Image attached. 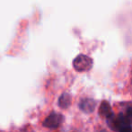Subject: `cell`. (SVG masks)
<instances>
[{"instance_id":"2","label":"cell","mask_w":132,"mask_h":132,"mask_svg":"<svg viewBox=\"0 0 132 132\" xmlns=\"http://www.w3.org/2000/svg\"><path fill=\"white\" fill-rule=\"evenodd\" d=\"M93 59L85 55H79L74 59L73 67L77 71L85 72L88 71L93 67Z\"/></svg>"},{"instance_id":"1","label":"cell","mask_w":132,"mask_h":132,"mask_svg":"<svg viewBox=\"0 0 132 132\" xmlns=\"http://www.w3.org/2000/svg\"><path fill=\"white\" fill-rule=\"evenodd\" d=\"M108 123H109V127L111 129L118 132H123L131 127V123L129 119L127 118L126 115L122 114V113H120L117 116H114L112 114L110 118H108Z\"/></svg>"},{"instance_id":"5","label":"cell","mask_w":132,"mask_h":132,"mask_svg":"<svg viewBox=\"0 0 132 132\" xmlns=\"http://www.w3.org/2000/svg\"><path fill=\"white\" fill-rule=\"evenodd\" d=\"M99 114L101 117H103V118H110L111 115L113 114L112 111H111V107L110 105V103H108L107 101H103V103H101L99 108Z\"/></svg>"},{"instance_id":"8","label":"cell","mask_w":132,"mask_h":132,"mask_svg":"<svg viewBox=\"0 0 132 132\" xmlns=\"http://www.w3.org/2000/svg\"><path fill=\"white\" fill-rule=\"evenodd\" d=\"M123 132H132V128H129L128 129H126V130H124Z\"/></svg>"},{"instance_id":"3","label":"cell","mask_w":132,"mask_h":132,"mask_svg":"<svg viewBox=\"0 0 132 132\" xmlns=\"http://www.w3.org/2000/svg\"><path fill=\"white\" fill-rule=\"evenodd\" d=\"M63 120H64L63 115H61L60 113L53 112L44 120L43 126L49 129H57L61 125Z\"/></svg>"},{"instance_id":"4","label":"cell","mask_w":132,"mask_h":132,"mask_svg":"<svg viewBox=\"0 0 132 132\" xmlns=\"http://www.w3.org/2000/svg\"><path fill=\"white\" fill-rule=\"evenodd\" d=\"M95 105H96V103L94 100L86 98V99H84L80 102L79 107L83 111H85V112H86V113H90L94 111V108H95Z\"/></svg>"},{"instance_id":"6","label":"cell","mask_w":132,"mask_h":132,"mask_svg":"<svg viewBox=\"0 0 132 132\" xmlns=\"http://www.w3.org/2000/svg\"><path fill=\"white\" fill-rule=\"evenodd\" d=\"M71 104V96L68 94H63L59 99V106L61 109H67Z\"/></svg>"},{"instance_id":"7","label":"cell","mask_w":132,"mask_h":132,"mask_svg":"<svg viewBox=\"0 0 132 132\" xmlns=\"http://www.w3.org/2000/svg\"><path fill=\"white\" fill-rule=\"evenodd\" d=\"M127 118L129 119V120L130 121V123H132V107L129 108L127 110V114H126Z\"/></svg>"}]
</instances>
